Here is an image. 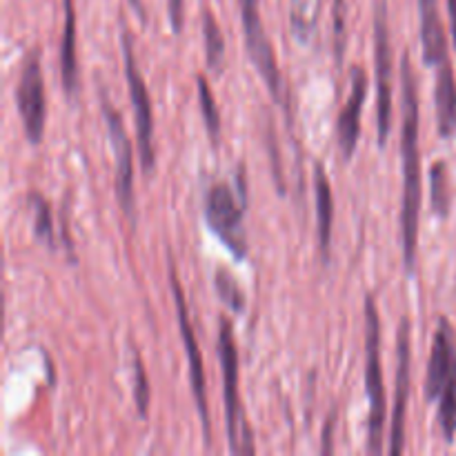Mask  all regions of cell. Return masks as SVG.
<instances>
[{"instance_id": "15", "label": "cell", "mask_w": 456, "mask_h": 456, "mask_svg": "<svg viewBox=\"0 0 456 456\" xmlns=\"http://www.w3.org/2000/svg\"><path fill=\"white\" fill-rule=\"evenodd\" d=\"M435 110L439 136L450 141L456 136V78L450 58L436 67Z\"/></svg>"}, {"instance_id": "8", "label": "cell", "mask_w": 456, "mask_h": 456, "mask_svg": "<svg viewBox=\"0 0 456 456\" xmlns=\"http://www.w3.org/2000/svg\"><path fill=\"white\" fill-rule=\"evenodd\" d=\"M169 288H172L174 305H176V319H178V330H181V341L185 347L187 363H190V381H191V392H194L196 410H199L200 426H203V436L205 444L209 445L212 441V432H209V405H208V386H205V365H203V354H200L199 341H196L194 325H191L190 310H187L185 294H183L181 281H178L176 265L169 258Z\"/></svg>"}, {"instance_id": "27", "label": "cell", "mask_w": 456, "mask_h": 456, "mask_svg": "<svg viewBox=\"0 0 456 456\" xmlns=\"http://www.w3.org/2000/svg\"><path fill=\"white\" fill-rule=\"evenodd\" d=\"M167 16L174 34H181L185 27V0H167Z\"/></svg>"}, {"instance_id": "12", "label": "cell", "mask_w": 456, "mask_h": 456, "mask_svg": "<svg viewBox=\"0 0 456 456\" xmlns=\"http://www.w3.org/2000/svg\"><path fill=\"white\" fill-rule=\"evenodd\" d=\"M365 96H368V74H365L363 67H354L352 69L350 96L343 102L337 118V145L346 160H352L356 145H359L361 116H363Z\"/></svg>"}, {"instance_id": "28", "label": "cell", "mask_w": 456, "mask_h": 456, "mask_svg": "<svg viewBox=\"0 0 456 456\" xmlns=\"http://www.w3.org/2000/svg\"><path fill=\"white\" fill-rule=\"evenodd\" d=\"M448 16H450V31H452L454 52H456V0H448Z\"/></svg>"}, {"instance_id": "10", "label": "cell", "mask_w": 456, "mask_h": 456, "mask_svg": "<svg viewBox=\"0 0 456 456\" xmlns=\"http://www.w3.org/2000/svg\"><path fill=\"white\" fill-rule=\"evenodd\" d=\"M101 110L105 116V127H107V138H110L111 151H114V163H116V196H118V203L123 208V212L127 214L134 221V156H132V141L127 136V129H125L123 116L110 102V98L105 96V92H101Z\"/></svg>"}, {"instance_id": "5", "label": "cell", "mask_w": 456, "mask_h": 456, "mask_svg": "<svg viewBox=\"0 0 456 456\" xmlns=\"http://www.w3.org/2000/svg\"><path fill=\"white\" fill-rule=\"evenodd\" d=\"M395 53H392L390 18L387 0L374 4V80H377V136L379 145L386 147L392 132V92H395Z\"/></svg>"}, {"instance_id": "14", "label": "cell", "mask_w": 456, "mask_h": 456, "mask_svg": "<svg viewBox=\"0 0 456 456\" xmlns=\"http://www.w3.org/2000/svg\"><path fill=\"white\" fill-rule=\"evenodd\" d=\"M421 18V49L428 67H439L448 61V40H445L444 20L439 13V0H419Z\"/></svg>"}, {"instance_id": "21", "label": "cell", "mask_w": 456, "mask_h": 456, "mask_svg": "<svg viewBox=\"0 0 456 456\" xmlns=\"http://www.w3.org/2000/svg\"><path fill=\"white\" fill-rule=\"evenodd\" d=\"M27 203H29L31 216H34V236L40 243L53 248L56 245V232H53L52 205L47 203V199L40 191H29Z\"/></svg>"}, {"instance_id": "26", "label": "cell", "mask_w": 456, "mask_h": 456, "mask_svg": "<svg viewBox=\"0 0 456 456\" xmlns=\"http://www.w3.org/2000/svg\"><path fill=\"white\" fill-rule=\"evenodd\" d=\"M334 47H337V61L341 67L346 56V0H334Z\"/></svg>"}, {"instance_id": "13", "label": "cell", "mask_w": 456, "mask_h": 456, "mask_svg": "<svg viewBox=\"0 0 456 456\" xmlns=\"http://www.w3.org/2000/svg\"><path fill=\"white\" fill-rule=\"evenodd\" d=\"M456 365V334L452 323L445 316H441L436 325L435 341H432L430 363H428L426 374V396L430 403H436L441 396V390L448 383Z\"/></svg>"}, {"instance_id": "23", "label": "cell", "mask_w": 456, "mask_h": 456, "mask_svg": "<svg viewBox=\"0 0 456 456\" xmlns=\"http://www.w3.org/2000/svg\"><path fill=\"white\" fill-rule=\"evenodd\" d=\"M450 176H448V165L444 160L432 165L430 172V205L432 212L439 218H445L450 214Z\"/></svg>"}, {"instance_id": "17", "label": "cell", "mask_w": 456, "mask_h": 456, "mask_svg": "<svg viewBox=\"0 0 456 456\" xmlns=\"http://www.w3.org/2000/svg\"><path fill=\"white\" fill-rule=\"evenodd\" d=\"M314 196H316V230H319V248L323 258H328L332 245V223H334V196L330 178L323 165L314 169Z\"/></svg>"}, {"instance_id": "2", "label": "cell", "mask_w": 456, "mask_h": 456, "mask_svg": "<svg viewBox=\"0 0 456 456\" xmlns=\"http://www.w3.org/2000/svg\"><path fill=\"white\" fill-rule=\"evenodd\" d=\"M365 395H368V452H383V432L387 421L386 383L381 361V319L374 294L365 298Z\"/></svg>"}, {"instance_id": "7", "label": "cell", "mask_w": 456, "mask_h": 456, "mask_svg": "<svg viewBox=\"0 0 456 456\" xmlns=\"http://www.w3.org/2000/svg\"><path fill=\"white\" fill-rule=\"evenodd\" d=\"M123 43V62H125V80H127L129 98H132L134 110V127H136L138 151H141L142 172L154 174L156 167V150H154V111H151L150 89H147L145 78L136 65L134 56V40L129 31L120 34Z\"/></svg>"}, {"instance_id": "4", "label": "cell", "mask_w": 456, "mask_h": 456, "mask_svg": "<svg viewBox=\"0 0 456 456\" xmlns=\"http://www.w3.org/2000/svg\"><path fill=\"white\" fill-rule=\"evenodd\" d=\"M236 194L239 190H234L230 183H212L205 194V218L216 239L239 261H243L248 256V234L243 225L248 199H236Z\"/></svg>"}, {"instance_id": "16", "label": "cell", "mask_w": 456, "mask_h": 456, "mask_svg": "<svg viewBox=\"0 0 456 456\" xmlns=\"http://www.w3.org/2000/svg\"><path fill=\"white\" fill-rule=\"evenodd\" d=\"M65 22H62L61 40V78L67 96L78 92V49H76V7L74 0H62Z\"/></svg>"}, {"instance_id": "3", "label": "cell", "mask_w": 456, "mask_h": 456, "mask_svg": "<svg viewBox=\"0 0 456 456\" xmlns=\"http://www.w3.org/2000/svg\"><path fill=\"white\" fill-rule=\"evenodd\" d=\"M218 359L223 370V396H225V421H227V439L230 450L236 454H252V432L243 419L239 395V350H236V338L232 321L221 316L218 321Z\"/></svg>"}, {"instance_id": "25", "label": "cell", "mask_w": 456, "mask_h": 456, "mask_svg": "<svg viewBox=\"0 0 456 456\" xmlns=\"http://www.w3.org/2000/svg\"><path fill=\"white\" fill-rule=\"evenodd\" d=\"M132 372H134V399H136L138 414L142 419H147V412H150V381H147L145 365H142L141 354L136 350L132 352Z\"/></svg>"}, {"instance_id": "22", "label": "cell", "mask_w": 456, "mask_h": 456, "mask_svg": "<svg viewBox=\"0 0 456 456\" xmlns=\"http://www.w3.org/2000/svg\"><path fill=\"white\" fill-rule=\"evenodd\" d=\"M436 405H439L436 417H439V426H441V432H444V439L448 441V444H452L456 436V365L452 374H450L448 383H445L444 390H441V396L439 401H436Z\"/></svg>"}, {"instance_id": "11", "label": "cell", "mask_w": 456, "mask_h": 456, "mask_svg": "<svg viewBox=\"0 0 456 456\" xmlns=\"http://www.w3.org/2000/svg\"><path fill=\"white\" fill-rule=\"evenodd\" d=\"M412 323L401 319L396 332V386L395 405H392V435L390 452L401 454L405 448V417H408L410 386H412Z\"/></svg>"}, {"instance_id": "6", "label": "cell", "mask_w": 456, "mask_h": 456, "mask_svg": "<svg viewBox=\"0 0 456 456\" xmlns=\"http://www.w3.org/2000/svg\"><path fill=\"white\" fill-rule=\"evenodd\" d=\"M240 3V20H243V34H245V47H248V56L252 61L254 69L263 78L265 87L270 89L272 98L281 105L285 114H289V101H288V87L283 83V74L279 69V61L272 49L270 38H267L265 25H263L261 12H258V0H239Z\"/></svg>"}, {"instance_id": "19", "label": "cell", "mask_w": 456, "mask_h": 456, "mask_svg": "<svg viewBox=\"0 0 456 456\" xmlns=\"http://www.w3.org/2000/svg\"><path fill=\"white\" fill-rule=\"evenodd\" d=\"M196 96H199V110L200 116H203L205 129L209 134V141H212L214 147L221 145V111H218L216 98H214L212 87H209L208 78L203 74L196 76Z\"/></svg>"}, {"instance_id": "1", "label": "cell", "mask_w": 456, "mask_h": 456, "mask_svg": "<svg viewBox=\"0 0 456 456\" xmlns=\"http://www.w3.org/2000/svg\"><path fill=\"white\" fill-rule=\"evenodd\" d=\"M401 163H403V200H401V236L408 274L417 265L419 214H421V150H419V85L412 58H401Z\"/></svg>"}, {"instance_id": "20", "label": "cell", "mask_w": 456, "mask_h": 456, "mask_svg": "<svg viewBox=\"0 0 456 456\" xmlns=\"http://www.w3.org/2000/svg\"><path fill=\"white\" fill-rule=\"evenodd\" d=\"M203 40L208 67L212 71H216V74H221L223 67H225V38H223V31L216 16L209 9L203 12Z\"/></svg>"}, {"instance_id": "9", "label": "cell", "mask_w": 456, "mask_h": 456, "mask_svg": "<svg viewBox=\"0 0 456 456\" xmlns=\"http://www.w3.org/2000/svg\"><path fill=\"white\" fill-rule=\"evenodd\" d=\"M16 110L20 114L22 129L29 142L38 145L43 141L45 123H47V96H45L40 49H31L22 61L16 85Z\"/></svg>"}, {"instance_id": "18", "label": "cell", "mask_w": 456, "mask_h": 456, "mask_svg": "<svg viewBox=\"0 0 456 456\" xmlns=\"http://www.w3.org/2000/svg\"><path fill=\"white\" fill-rule=\"evenodd\" d=\"M321 16V0H289V27L294 38L307 45L316 34Z\"/></svg>"}, {"instance_id": "24", "label": "cell", "mask_w": 456, "mask_h": 456, "mask_svg": "<svg viewBox=\"0 0 456 456\" xmlns=\"http://www.w3.org/2000/svg\"><path fill=\"white\" fill-rule=\"evenodd\" d=\"M214 289H216L221 301L227 305V310H232L234 314H243L245 307H248V298H245L243 288H240L239 281H236L230 272L223 270V267H218L216 274H214Z\"/></svg>"}, {"instance_id": "29", "label": "cell", "mask_w": 456, "mask_h": 456, "mask_svg": "<svg viewBox=\"0 0 456 456\" xmlns=\"http://www.w3.org/2000/svg\"><path fill=\"white\" fill-rule=\"evenodd\" d=\"M132 4H134V7H136V9H138V13H141V18H142V16H145V9H142V4H141V3H138V0H132Z\"/></svg>"}]
</instances>
